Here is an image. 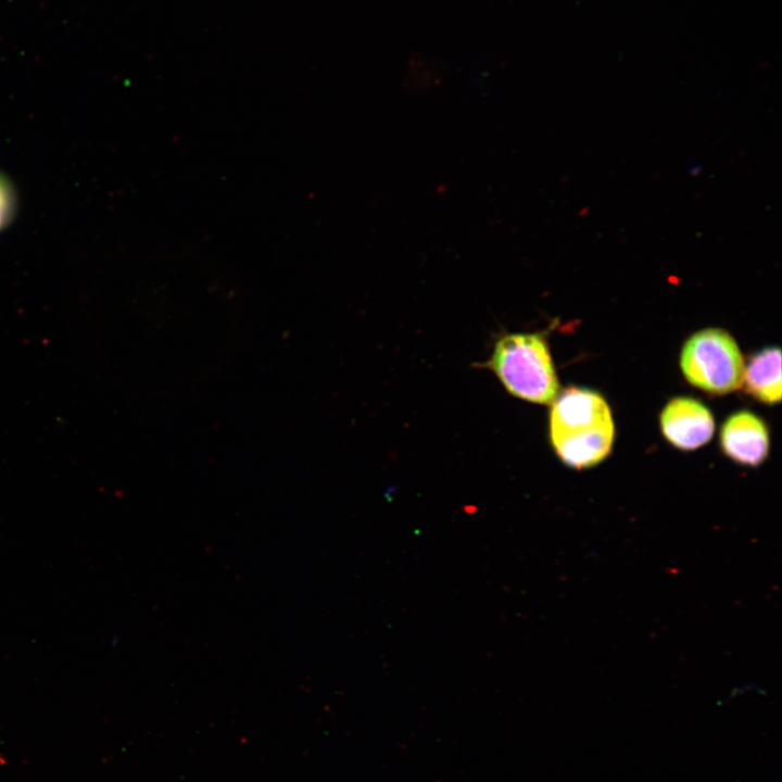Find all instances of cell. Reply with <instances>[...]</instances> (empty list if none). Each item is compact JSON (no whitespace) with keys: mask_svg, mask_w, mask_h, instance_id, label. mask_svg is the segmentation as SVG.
<instances>
[{"mask_svg":"<svg viewBox=\"0 0 782 782\" xmlns=\"http://www.w3.org/2000/svg\"><path fill=\"white\" fill-rule=\"evenodd\" d=\"M665 438L683 451L695 450L714 434L715 421L710 411L699 401L679 396L672 399L660 414Z\"/></svg>","mask_w":782,"mask_h":782,"instance_id":"277c9868","label":"cell"},{"mask_svg":"<svg viewBox=\"0 0 782 782\" xmlns=\"http://www.w3.org/2000/svg\"><path fill=\"white\" fill-rule=\"evenodd\" d=\"M550 436L566 465L581 469L598 464L609 454L615 436L608 404L592 390L567 388L553 401Z\"/></svg>","mask_w":782,"mask_h":782,"instance_id":"6da1fadb","label":"cell"},{"mask_svg":"<svg viewBox=\"0 0 782 782\" xmlns=\"http://www.w3.org/2000/svg\"><path fill=\"white\" fill-rule=\"evenodd\" d=\"M12 210V194L7 181L0 176V229L8 222Z\"/></svg>","mask_w":782,"mask_h":782,"instance_id":"52a82bcc","label":"cell"},{"mask_svg":"<svg viewBox=\"0 0 782 782\" xmlns=\"http://www.w3.org/2000/svg\"><path fill=\"white\" fill-rule=\"evenodd\" d=\"M680 366L691 384L709 393L726 394L743 384V355L722 329H704L691 336L681 351Z\"/></svg>","mask_w":782,"mask_h":782,"instance_id":"3957f363","label":"cell"},{"mask_svg":"<svg viewBox=\"0 0 782 782\" xmlns=\"http://www.w3.org/2000/svg\"><path fill=\"white\" fill-rule=\"evenodd\" d=\"M766 424L746 411L731 415L720 431L721 449L731 459L749 466L761 464L768 454L769 436Z\"/></svg>","mask_w":782,"mask_h":782,"instance_id":"5b68a950","label":"cell"},{"mask_svg":"<svg viewBox=\"0 0 782 782\" xmlns=\"http://www.w3.org/2000/svg\"><path fill=\"white\" fill-rule=\"evenodd\" d=\"M483 366L493 370L516 398L548 404L558 394V380L548 348L539 333L503 336Z\"/></svg>","mask_w":782,"mask_h":782,"instance_id":"7a4b0ae2","label":"cell"},{"mask_svg":"<svg viewBox=\"0 0 782 782\" xmlns=\"http://www.w3.org/2000/svg\"><path fill=\"white\" fill-rule=\"evenodd\" d=\"M743 383L748 393L767 404L781 400V352L767 348L756 353L744 368Z\"/></svg>","mask_w":782,"mask_h":782,"instance_id":"8992f818","label":"cell"}]
</instances>
